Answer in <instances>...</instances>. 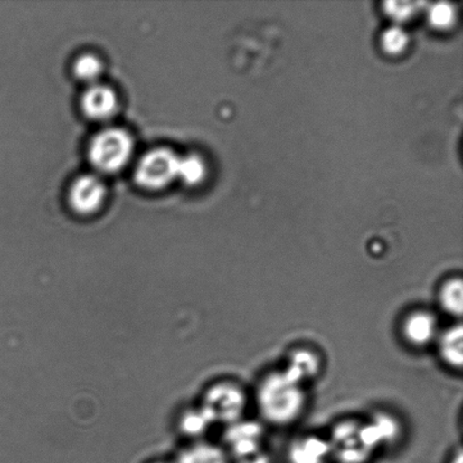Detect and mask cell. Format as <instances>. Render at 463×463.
Masks as SVG:
<instances>
[{"label": "cell", "instance_id": "obj_1", "mask_svg": "<svg viewBox=\"0 0 463 463\" xmlns=\"http://www.w3.org/2000/svg\"><path fill=\"white\" fill-rule=\"evenodd\" d=\"M259 411L275 425H288L302 415L307 403L303 384L285 371L267 375L257 392Z\"/></svg>", "mask_w": 463, "mask_h": 463}, {"label": "cell", "instance_id": "obj_2", "mask_svg": "<svg viewBox=\"0 0 463 463\" xmlns=\"http://www.w3.org/2000/svg\"><path fill=\"white\" fill-rule=\"evenodd\" d=\"M134 142L126 130L104 129L90 142L89 157L90 163L104 174H115L129 162Z\"/></svg>", "mask_w": 463, "mask_h": 463}, {"label": "cell", "instance_id": "obj_3", "mask_svg": "<svg viewBox=\"0 0 463 463\" xmlns=\"http://www.w3.org/2000/svg\"><path fill=\"white\" fill-rule=\"evenodd\" d=\"M180 157L169 148H156L145 154L136 167L135 179L147 189H161L178 178Z\"/></svg>", "mask_w": 463, "mask_h": 463}, {"label": "cell", "instance_id": "obj_4", "mask_svg": "<svg viewBox=\"0 0 463 463\" xmlns=\"http://www.w3.org/2000/svg\"><path fill=\"white\" fill-rule=\"evenodd\" d=\"M203 408L213 421L232 425L243 416L247 397L238 385L221 383L208 390Z\"/></svg>", "mask_w": 463, "mask_h": 463}, {"label": "cell", "instance_id": "obj_5", "mask_svg": "<svg viewBox=\"0 0 463 463\" xmlns=\"http://www.w3.org/2000/svg\"><path fill=\"white\" fill-rule=\"evenodd\" d=\"M328 441L340 463H365L373 455L362 441L361 423L357 421L345 420L335 425Z\"/></svg>", "mask_w": 463, "mask_h": 463}, {"label": "cell", "instance_id": "obj_6", "mask_svg": "<svg viewBox=\"0 0 463 463\" xmlns=\"http://www.w3.org/2000/svg\"><path fill=\"white\" fill-rule=\"evenodd\" d=\"M263 435L265 434L260 424L239 420L230 425L226 432V442L236 461H239L265 451L263 450Z\"/></svg>", "mask_w": 463, "mask_h": 463}, {"label": "cell", "instance_id": "obj_7", "mask_svg": "<svg viewBox=\"0 0 463 463\" xmlns=\"http://www.w3.org/2000/svg\"><path fill=\"white\" fill-rule=\"evenodd\" d=\"M106 197V187L95 175H83L75 180L70 190L72 210L88 215L99 210Z\"/></svg>", "mask_w": 463, "mask_h": 463}, {"label": "cell", "instance_id": "obj_8", "mask_svg": "<svg viewBox=\"0 0 463 463\" xmlns=\"http://www.w3.org/2000/svg\"><path fill=\"white\" fill-rule=\"evenodd\" d=\"M401 433V424L388 414L374 415L370 421L361 424L362 441L372 452L380 447L396 442Z\"/></svg>", "mask_w": 463, "mask_h": 463}, {"label": "cell", "instance_id": "obj_9", "mask_svg": "<svg viewBox=\"0 0 463 463\" xmlns=\"http://www.w3.org/2000/svg\"><path fill=\"white\" fill-rule=\"evenodd\" d=\"M402 335L415 347L428 346L438 337V320L428 311H415L403 320Z\"/></svg>", "mask_w": 463, "mask_h": 463}, {"label": "cell", "instance_id": "obj_10", "mask_svg": "<svg viewBox=\"0 0 463 463\" xmlns=\"http://www.w3.org/2000/svg\"><path fill=\"white\" fill-rule=\"evenodd\" d=\"M118 107L117 95L104 85H93L81 99L85 115L94 120H106L115 115Z\"/></svg>", "mask_w": 463, "mask_h": 463}, {"label": "cell", "instance_id": "obj_11", "mask_svg": "<svg viewBox=\"0 0 463 463\" xmlns=\"http://www.w3.org/2000/svg\"><path fill=\"white\" fill-rule=\"evenodd\" d=\"M288 456L289 463H326L333 452L328 439L311 435L290 444Z\"/></svg>", "mask_w": 463, "mask_h": 463}, {"label": "cell", "instance_id": "obj_12", "mask_svg": "<svg viewBox=\"0 0 463 463\" xmlns=\"http://www.w3.org/2000/svg\"><path fill=\"white\" fill-rule=\"evenodd\" d=\"M321 370L319 355L310 349H298L290 354L288 367L284 370L290 378L304 384L308 380L316 378Z\"/></svg>", "mask_w": 463, "mask_h": 463}, {"label": "cell", "instance_id": "obj_13", "mask_svg": "<svg viewBox=\"0 0 463 463\" xmlns=\"http://www.w3.org/2000/svg\"><path fill=\"white\" fill-rule=\"evenodd\" d=\"M439 356L448 366L461 370L463 364V329L461 325L449 328L439 338Z\"/></svg>", "mask_w": 463, "mask_h": 463}, {"label": "cell", "instance_id": "obj_14", "mask_svg": "<svg viewBox=\"0 0 463 463\" xmlns=\"http://www.w3.org/2000/svg\"><path fill=\"white\" fill-rule=\"evenodd\" d=\"M439 306L452 317H460L463 311V283L461 279H449L439 292Z\"/></svg>", "mask_w": 463, "mask_h": 463}, {"label": "cell", "instance_id": "obj_15", "mask_svg": "<svg viewBox=\"0 0 463 463\" xmlns=\"http://www.w3.org/2000/svg\"><path fill=\"white\" fill-rule=\"evenodd\" d=\"M179 463H229L228 456L220 448L201 444L184 451Z\"/></svg>", "mask_w": 463, "mask_h": 463}, {"label": "cell", "instance_id": "obj_16", "mask_svg": "<svg viewBox=\"0 0 463 463\" xmlns=\"http://www.w3.org/2000/svg\"><path fill=\"white\" fill-rule=\"evenodd\" d=\"M206 166L202 158L197 156L180 157L178 178L184 184L193 185L201 183L205 176Z\"/></svg>", "mask_w": 463, "mask_h": 463}, {"label": "cell", "instance_id": "obj_17", "mask_svg": "<svg viewBox=\"0 0 463 463\" xmlns=\"http://www.w3.org/2000/svg\"><path fill=\"white\" fill-rule=\"evenodd\" d=\"M75 74L85 81H94L102 72V62L93 54H83L77 59L74 66Z\"/></svg>", "mask_w": 463, "mask_h": 463}, {"label": "cell", "instance_id": "obj_18", "mask_svg": "<svg viewBox=\"0 0 463 463\" xmlns=\"http://www.w3.org/2000/svg\"><path fill=\"white\" fill-rule=\"evenodd\" d=\"M212 423H214V421L207 414V411L202 408L201 411H192L185 415L183 421H181V428H183L185 434L197 437V435L205 432Z\"/></svg>", "mask_w": 463, "mask_h": 463}, {"label": "cell", "instance_id": "obj_19", "mask_svg": "<svg viewBox=\"0 0 463 463\" xmlns=\"http://www.w3.org/2000/svg\"><path fill=\"white\" fill-rule=\"evenodd\" d=\"M408 36L401 27H392L384 32L383 45L388 52L397 53L406 47Z\"/></svg>", "mask_w": 463, "mask_h": 463}, {"label": "cell", "instance_id": "obj_20", "mask_svg": "<svg viewBox=\"0 0 463 463\" xmlns=\"http://www.w3.org/2000/svg\"><path fill=\"white\" fill-rule=\"evenodd\" d=\"M430 22L435 26L447 27L450 25L455 18V9L448 3H439L430 9Z\"/></svg>", "mask_w": 463, "mask_h": 463}, {"label": "cell", "instance_id": "obj_21", "mask_svg": "<svg viewBox=\"0 0 463 463\" xmlns=\"http://www.w3.org/2000/svg\"><path fill=\"white\" fill-rule=\"evenodd\" d=\"M417 4L406 2H388L384 4L385 11L397 20H406L416 9Z\"/></svg>", "mask_w": 463, "mask_h": 463}, {"label": "cell", "instance_id": "obj_22", "mask_svg": "<svg viewBox=\"0 0 463 463\" xmlns=\"http://www.w3.org/2000/svg\"><path fill=\"white\" fill-rule=\"evenodd\" d=\"M238 463H270V457L266 451L257 453V455L244 458L242 460H239Z\"/></svg>", "mask_w": 463, "mask_h": 463}, {"label": "cell", "instance_id": "obj_23", "mask_svg": "<svg viewBox=\"0 0 463 463\" xmlns=\"http://www.w3.org/2000/svg\"><path fill=\"white\" fill-rule=\"evenodd\" d=\"M450 463H463V457H462L461 450L458 451L457 455L455 457H453V459L451 460Z\"/></svg>", "mask_w": 463, "mask_h": 463}]
</instances>
